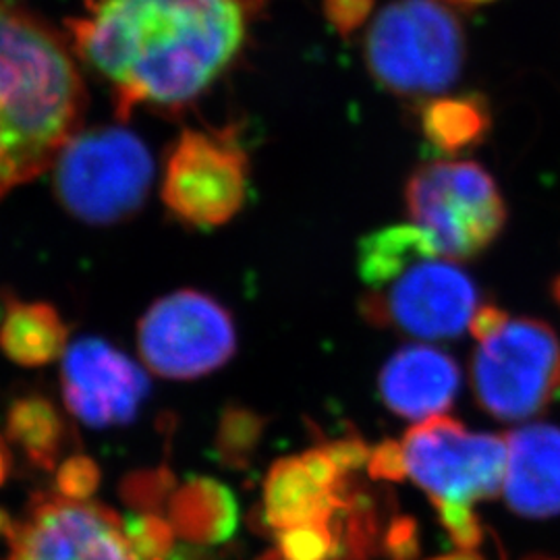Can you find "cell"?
<instances>
[{
	"label": "cell",
	"mask_w": 560,
	"mask_h": 560,
	"mask_svg": "<svg viewBox=\"0 0 560 560\" xmlns=\"http://www.w3.org/2000/svg\"><path fill=\"white\" fill-rule=\"evenodd\" d=\"M73 50L115 94L119 119L138 108L180 113L240 59L266 0H83Z\"/></svg>",
	"instance_id": "1"
},
{
	"label": "cell",
	"mask_w": 560,
	"mask_h": 560,
	"mask_svg": "<svg viewBox=\"0 0 560 560\" xmlns=\"http://www.w3.org/2000/svg\"><path fill=\"white\" fill-rule=\"evenodd\" d=\"M18 0H0V198L55 166L81 131L75 50Z\"/></svg>",
	"instance_id": "2"
},
{
	"label": "cell",
	"mask_w": 560,
	"mask_h": 560,
	"mask_svg": "<svg viewBox=\"0 0 560 560\" xmlns=\"http://www.w3.org/2000/svg\"><path fill=\"white\" fill-rule=\"evenodd\" d=\"M399 448L400 474L423 488L441 511L442 525L463 550L483 538L474 504L494 497L506 476V439L469 432L436 416L416 425Z\"/></svg>",
	"instance_id": "3"
},
{
	"label": "cell",
	"mask_w": 560,
	"mask_h": 560,
	"mask_svg": "<svg viewBox=\"0 0 560 560\" xmlns=\"http://www.w3.org/2000/svg\"><path fill=\"white\" fill-rule=\"evenodd\" d=\"M463 23L439 0H397L384 7L365 34L372 78L402 98L436 96L465 65Z\"/></svg>",
	"instance_id": "4"
},
{
	"label": "cell",
	"mask_w": 560,
	"mask_h": 560,
	"mask_svg": "<svg viewBox=\"0 0 560 560\" xmlns=\"http://www.w3.org/2000/svg\"><path fill=\"white\" fill-rule=\"evenodd\" d=\"M154 161L145 143L122 127L80 131L55 162V189L67 212L88 224L133 217L150 194Z\"/></svg>",
	"instance_id": "5"
},
{
	"label": "cell",
	"mask_w": 560,
	"mask_h": 560,
	"mask_svg": "<svg viewBox=\"0 0 560 560\" xmlns=\"http://www.w3.org/2000/svg\"><path fill=\"white\" fill-rule=\"evenodd\" d=\"M405 201L413 224L451 261L478 258L501 237L506 224L501 189L476 162L421 164L407 180Z\"/></svg>",
	"instance_id": "6"
},
{
	"label": "cell",
	"mask_w": 560,
	"mask_h": 560,
	"mask_svg": "<svg viewBox=\"0 0 560 560\" xmlns=\"http://www.w3.org/2000/svg\"><path fill=\"white\" fill-rule=\"evenodd\" d=\"M471 374L476 397L490 416L525 420L540 411L559 386V337L546 322L509 318L480 340Z\"/></svg>",
	"instance_id": "7"
},
{
	"label": "cell",
	"mask_w": 560,
	"mask_h": 560,
	"mask_svg": "<svg viewBox=\"0 0 560 560\" xmlns=\"http://www.w3.org/2000/svg\"><path fill=\"white\" fill-rule=\"evenodd\" d=\"M249 159L224 131L187 129L168 152L162 201L185 226L217 229L235 219L247 198Z\"/></svg>",
	"instance_id": "8"
},
{
	"label": "cell",
	"mask_w": 560,
	"mask_h": 560,
	"mask_svg": "<svg viewBox=\"0 0 560 560\" xmlns=\"http://www.w3.org/2000/svg\"><path fill=\"white\" fill-rule=\"evenodd\" d=\"M138 345L141 360L154 374L194 381L233 358L237 330L222 303L196 289H180L143 314Z\"/></svg>",
	"instance_id": "9"
},
{
	"label": "cell",
	"mask_w": 560,
	"mask_h": 560,
	"mask_svg": "<svg viewBox=\"0 0 560 560\" xmlns=\"http://www.w3.org/2000/svg\"><path fill=\"white\" fill-rule=\"evenodd\" d=\"M480 307V291L453 261L425 260L411 266L382 289L361 300L363 318L395 328L416 339H455L463 335Z\"/></svg>",
	"instance_id": "10"
},
{
	"label": "cell",
	"mask_w": 560,
	"mask_h": 560,
	"mask_svg": "<svg viewBox=\"0 0 560 560\" xmlns=\"http://www.w3.org/2000/svg\"><path fill=\"white\" fill-rule=\"evenodd\" d=\"M7 540L9 560H140L110 509L59 494H38Z\"/></svg>",
	"instance_id": "11"
},
{
	"label": "cell",
	"mask_w": 560,
	"mask_h": 560,
	"mask_svg": "<svg viewBox=\"0 0 560 560\" xmlns=\"http://www.w3.org/2000/svg\"><path fill=\"white\" fill-rule=\"evenodd\" d=\"M60 376L69 411L94 428L133 420L150 390L148 376L136 361L94 337L67 345Z\"/></svg>",
	"instance_id": "12"
},
{
	"label": "cell",
	"mask_w": 560,
	"mask_h": 560,
	"mask_svg": "<svg viewBox=\"0 0 560 560\" xmlns=\"http://www.w3.org/2000/svg\"><path fill=\"white\" fill-rule=\"evenodd\" d=\"M365 451L360 444H340L280 460L266 481V521L277 534L293 529H332L342 504V476L358 467Z\"/></svg>",
	"instance_id": "13"
},
{
	"label": "cell",
	"mask_w": 560,
	"mask_h": 560,
	"mask_svg": "<svg viewBox=\"0 0 560 560\" xmlns=\"http://www.w3.org/2000/svg\"><path fill=\"white\" fill-rule=\"evenodd\" d=\"M459 384V365L451 355L430 345H411L386 361L378 388L390 411L425 421L453 405Z\"/></svg>",
	"instance_id": "14"
},
{
	"label": "cell",
	"mask_w": 560,
	"mask_h": 560,
	"mask_svg": "<svg viewBox=\"0 0 560 560\" xmlns=\"http://www.w3.org/2000/svg\"><path fill=\"white\" fill-rule=\"evenodd\" d=\"M506 446L504 494L511 509L527 517L560 513V428H521L506 436Z\"/></svg>",
	"instance_id": "15"
},
{
	"label": "cell",
	"mask_w": 560,
	"mask_h": 560,
	"mask_svg": "<svg viewBox=\"0 0 560 560\" xmlns=\"http://www.w3.org/2000/svg\"><path fill=\"white\" fill-rule=\"evenodd\" d=\"M0 349L25 368L57 360L67 349V326L46 303H11L0 326Z\"/></svg>",
	"instance_id": "16"
},
{
	"label": "cell",
	"mask_w": 560,
	"mask_h": 560,
	"mask_svg": "<svg viewBox=\"0 0 560 560\" xmlns=\"http://www.w3.org/2000/svg\"><path fill=\"white\" fill-rule=\"evenodd\" d=\"M436 256L441 254L434 241L418 224H395L361 240L358 270L370 289H382L411 266L434 260Z\"/></svg>",
	"instance_id": "17"
},
{
	"label": "cell",
	"mask_w": 560,
	"mask_h": 560,
	"mask_svg": "<svg viewBox=\"0 0 560 560\" xmlns=\"http://www.w3.org/2000/svg\"><path fill=\"white\" fill-rule=\"evenodd\" d=\"M7 436L34 467L52 471L67 451L69 425L52 400L30 395L9 407Z\"/></svg>",
	"instance_id": "18"
},
{
	"label": "cell",
	"mask_w": 560,
	"mask_h": 560,
	"mask_svg": "<svg viewBox=\"0 0 560 560\" xmlns=\"http://www.w3.org/2000/svg\"><path fill=\"white\" fill-rule=\"evenodd\" d=\"M423 138L444 154H460L481 145L492 127L490 104L480 94L439 96L421 106Z\"/></svg>",
	"instance_id": "19"
},
{
	"label": "cell",
	"mask_w": 560,
	"mask_h": 560,
	"mask_svg": "<svg viewBox=\"0 0 560 560\" xmlns=\"http://www.w3.org/2000/svg\"><path fill=\"white\" fill-rule=\"evenodd\" d=\"M173 529L185 536L219 540L235 525V504L212 481L189 483L173 502Z\"/></svg>",
	"instance_id": "20"
},
{
	"label": "cell",
	"mask_w": 560,
	"mask_h": 560,
	"mask_svg": "<svg viewBox=\"0 0 560 560\" xmlns=\"http://www.w3.org/2000/svg\"><path fill=\"white\" fill-rule=\"evenodd\" d=\"M173 527L161 517L143 513L125 523V534L140 560H164L173 544Z\"/></svg>",
	"instance_id": "21"
},
{
	"label": "cell",
	"mask_w": 560,
	"mask_h": 560,
	"mask_svg": "<svg viewBox=\"0 0 560 560\" xmlns=\"http://www.w3.org/2000/svg\"><path fill=\"white\" fill-rule=\"evenodd\" d=\"M101 483L98 465L90 457L73 455L57 467V494L69 501H90Z\"/></svg>",
	"instance_id": "22"
},
{
	"label": "cell",
	"mask_w": 560,
	"mask_h": 560,
	"mask_svg": "<svg viewBox=\"0 0 560 560\" xmlns=\"http://www.w3.org/2000/svg\"><path fill=\"white\" fill-rule=\"evenodd\" d=\"M374 0H324V11L340 36H349L368 20Z\"/></svg>",
	"instance_id": "23"
},
{
	"label": "cell",
	"mask_w": 560,
	"mask_h": 560,
	"mask_svg": "<svg viewBox=\"0 0 560 560\" xmlns=\"http://www.w3.org/2000/svg\"><path fill=\"white\" fill-rule=\"evenodd\" d=\"M506 320H509V314L504 310L492 305V303H483L478 307L469 330L476 339L483 340L486 337L494 335Z\"/></svg>",
	"instance_id": "24"
},
{
	"label": "cell",
	"mask_w": 560,
	"mask_h": 560,
	"mask_svg": "<svg viewBox=\"0 0 560 560\" xmlns=\"http://www.w3.org/2000/svg\"><path fill=\"white\" fill-rule=\"evenodd\" d=\"M9 465H11V463H9V451H7V446L0 441V486L7 481Z\"/></svg>",
	"instance_id": "25"
},
{
	"label": "cell",
	"mask_w": 560,
	"mask_h": 560,
	"mask_svg": "<svg viewBox=\"0 0 560 560\" xmlns=\"http://www.w3.org/2000/svg\"><path fill=\"white\" fill-rule=\"evenodd\" d=\"M436 560H481L480 557H476V555H471L469 550H465V552H459V555H451V557H444V559Z\"/></svg>",
	"instance_id": "26"
},
{
	"label": "cell",
	"mask_w": 560,
	"mask_h": 560,
	"mask_svg": "<svg viewBox=\"0 0 560 560\" xmlns=\"http://www.w3.org/2000/svg\"><path fill=\"white\" fill-rule=\"evenodd\" d=\"M552 295H555V301L559 303L560 307V277H557V280L552 282Z\"/></svg>",
	"instance_id": "27"
},
{
	"label": "cell",
	"mask_w": 560,
	"mask_h": 560,
	"mask_svg": "<svg viewBox=\"0 0 560 560\" xmlns=\"http://www.w3.org/2000/svg\"><path fill=\"white\" fill-rule=\"evenodd\" d=\"M463 4H469V7H478V4H488L492 0H459Z\"/></svg>",
	"instance_id": "28"
}]
</instances>
